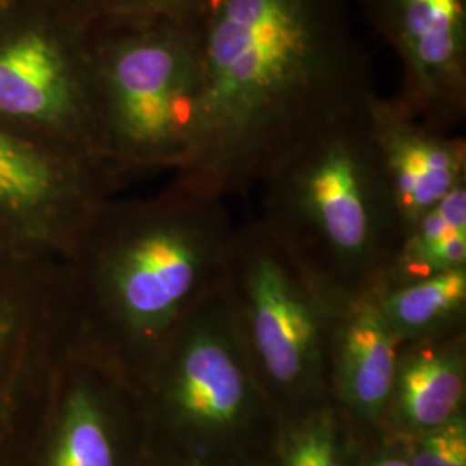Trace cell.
Masks as SVG:
<instances>
[{
	"label": "cell",
	"mask_w": 466,
	"mask_h": 466,
	"mask_svg": "<svg viewBox=\"0 0 466 466\" xmlns=\"http://www.w3.org/2000/svg\"><path fill=\"white\" fill-rule=\"evenodd\" d=\"M466 332L402 346L389 431H433L465 413Z\"/></svg>",
	"instance_id": "obj_10"
},
{
	"label": "cell",
	"mask_w": 466,
	"mask_h": 466,
	"mask_svg": "<svg viewBox=\"0 0 466 466\" xmlns=\"http://www.w3.org/2000/svg\"><path fill=\"white\" fill-rule=\"evenodd\" d=\"M400 435L410 466H466V413L433 431Z\"/></svg>",
	"instance_id": "obj_17"
},
{
	"label": "cell",
	"mask_w": 466,
	"mask_h": 466,
	"mask_svg": "<svg viewBox=\"0 0 466 466\" xmlns=\"http://www.w3.org/2000/svg\"><path fill=\"white\" fill-rule=\"evenodd\" d=\"M113 17L125 26L96 59L104 127L119 152L180 171L199 130L200 17Z\"/></svg>",
	"instance_id": "obj_6"
},
{
	"label": "cell",
	"mask_w": 466,
	"mask_h": 466,
	"mask_svg": "<svg viewBox=\"0 0 466 466\" xmlns=\"http://www.w3.org/2000/svg\"><path fill=\"white\" fill-rule=\"evenodd\" d=\"M157 358L163 461L267 466L283 420L254 367L223 282L185 318Z\"/></svg>",
	"instance_id": "obj_3"
},
{
	"label": "cell",
	"mask_w": 466,
	"mask_h": 466,
	"mask_svg": "<svg viewBox=\"0 0 466 466\" xmlns=\"http://www.w3.org/2000/svg\"><path fill=\"white\" fill-rule=\"evenodd\" d=\"M375 441L327 400L283 421L267 466H361Z\"/></svg>",
	"instance_id": "obj_14"
},
{
	"label": "cell",
	"mask_w": 466,
	"mask_h": 466,
	"mask_svg": "<svg viewBox=\"0 0 466 466\" xmlns=\"http://www.w3.org/2000/svg\"><path fill=\"white\" fill-rule=\"evenodd\" d=\"M368 134L400 233L466 184L465 138L439 132L377 92L367 104ZM402 237V235H400Z\"/></svg>",
	"instance_id": "obj_8"
},
{
	"label": "cell",
	"mask_w": 466,
	"mask_h": 466,
	"mask_svg": "<svg viewBox=\"0 0 466 466\" xmlns=\"http://www.w3.org/2000/svg\"><path fill=\"white\" fill-rule=\"evenodd\" d=\"M52 466H119L113 420L99 396L86 387L67 400Z\"/></svg>",
	"instance_id": "obj_15"
},
{
	"label": "cell",
	"mask_w": 466,
	"mask_h": 466,
	"mask_svg": "<svg viewBox=\"0 0 466 466\" xmlns=\"http://www.w3.org/2000/svg\"><path fill=\"white\" fill-rule=\"evenodd\" d=\"M382 318L402 346L465 330L466 268L375 294Z\"/></svg>",
	"instance_id": "obj_12"
},
{
	"label": "cell",
	"mask_w": 466,
	"mask_h": 466,
	"mask_svg": "<svg viewBox=\"0 0 466 466\" xmlns=\"http://www.w3.org/2000/svg\"><path fill=\"white\" fill-rule=\"evenodd\" d=\"M400 344L375 294L350 302L333 323L332 400L368 439L389 431Z\"/></svg>",
	"instance_id": "obj_9"
},
{
	"label": "cell",
	"mask_w": 466,
	"mask_h": 466,
	"mask_svg": "<svg viewBox=\"0 0 466 466\" xmlns=\"http://www.w3.org/2000/svg\"><path fill=\"white\" fill-rule=\"evenodd\" d=\"M59 177L47 161L16 142L0 137V206L23 209L49 199Z\"/></svg>",
	"instance_id": "obj_16"
},
{
	"label": "cell",
	"mask_w": 466,
	"mask_h": 466,
	"mask_svg": "<svg viewBox=\"0 0 466 466\" xmlns=\"http://www.w3.org/2000/svg\"><path fill=\"white\" fill-rule=\"evenodd\" d=\"M235 227L225 199L178 184L117 225L102 254V294L121 329L157 352L225 277Z\"/></svg>",
	"instance_id": "obj_4"
},
{
	"label": "cell",
	"mask_w": 466,
	"mask_h": 466,
	"mask_svg": "<svg viewBox=\"0 0 466 466\" xmlns=\"http://www.w3.org/2000/svg\"><path fill=\"white\" fill-rule=\"evenodd\" d=\"M223 290L283 421L332 400L337 309L259 218L233 230Z\"/></svg>",
	"instance_id": "obj_5"
},
{
	"label": "cell",
	"mask_w": 466,
	"mask_h": 466,
	"mask_svg": "<svg viewBox=\"0 0 466 466\" xmlns=\"http://www.w3.org/2000/svg\"><path fill=\"white\" fill-rule=\"evenodd\" d=\"M368 100L304 137L259 182V219L337 311L382 290L402 235Z\"/></svg>",
	"instance_id": "obj_2"
},
{
	"label": "cell",
	"mask_w": 466,
	"mask_h": 466,
	"mask_svg": "<svg viewBox=\"0 0 466 466\" xmlns=\"http://www.w3.org/2000/svg\"><path fill=\"white\" fill-rule=\"evenodd\" d=\"M161 466H173V465H169V463H167V461H163V463H161Z\"/></svg>",
	"instance_id": "obj_20"
},
{
	"label": "cell",
	"mask_w": 466,
	"mask_h": 466,
	"mask_svg": "<svg viewBox=\"0 0 466 466\" xmlns=\"http://www.w3.org/2000/svg\"><path fill=\"white\" fill-rule=\"evenodd\" d=\"M458 268H466V184L454 188L404 230L385 287Z\"/></svg>",
	"instance_id": "obj_13"
},
{
	"label": "cell",
	"mask_w": 466,
	"mask_h": 466,
	"mask_svg": "<svg viewBox=\"0 0 466 466\" xmlns=\"http://www.w3.org/2000/svg\"><path fill=\"white\" fill-rule=\"evenodd\" d=\"M0 111L17 117L76 121L88 115L75 66L47 36L28 34L0 50Z\"/></svg>",
	"instance_id": "obj_11"
},
{
	"label": "cell",
	"mask_w": 466,
	"mask_h": 466,
	"mask_svg": "<svg viewBox=\"0 0 466 466\" xmlns=\"http://www.w3.org/2000/svg\"><path fill=\"white\" fill-rule=\"evenodd\" d=\"M361 466H410L402 435L394 431L382 433L371 444Z\"/></svg>",
	"instance_id": "obj_19"
},
{
	"label": "cell",
	"mask_w": 466,
	"mask_h": 466,
	"mask_svg": "<svg viewBox=\"0 0 466 466\" xmlns=\"http://www.w3.org/2000/svg\"><path fill=\"white\" fill-rule=\"evenodd\" d=\"M109 16H167L199 19L209 0H94Z\"/></svg>",
	"instance_id": "obj_18"
},
{
	"label": "cell",
	"mask_w": 466,
	"mask_h": 466,
	"mask_svg": "<svg viewBox=\"0 0 466 466\" xmlns=\"http://www.w3.org/2000/svg\"><path fill=\"white\" fill-rule=\"evenodd\" d=\"M199 130L178 184L227 199L371 94L348 0H209L199 19Z\"/></svg>",
	"instance_id": "obj_1"
},
{
	"label": "cell",
	"mask_w": 466,
	"mask_h": 466,
	"mask_svg": "<svg viewBox=\"0 0 466 466\" xmlns=\"http://www.w3.org/2000/svg\"><path fill=\"white\" fill-rule=\"evenodd\" d=\"M402 69L398 100L418 121L448 132L466 116V0H360Z\"/></svg>",
	"instance_id": "obj_7"
}]
</instances>
